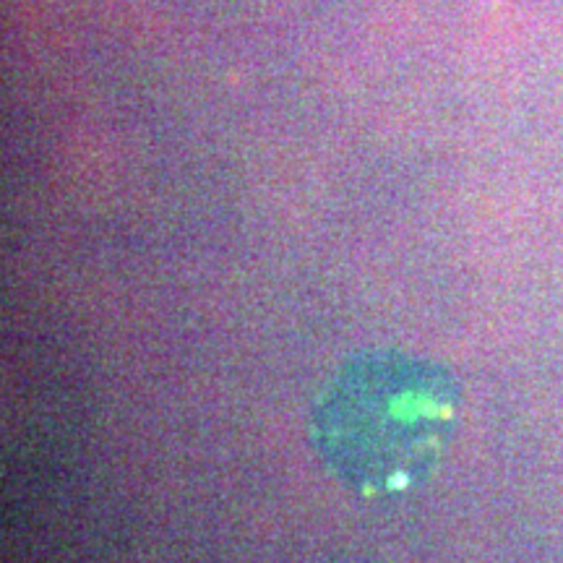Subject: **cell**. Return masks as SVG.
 <instances>
[{
	"mask_svg": "<svg viewBox=\"0 0 563 563\" xmlns=\"http://www.w3.org/2000/svg\"><path fill=\"white\" fill-rule=\"evenodd\" d=\"M456 391L439 365L365 352L329 378L313 407V441L352 490L397 493L426 481L454 428Z\"/></svg>",
	"mask_w": 563,
	"mask_h": 563,
	"instance_id": "1",
	"label": "cell"
}]
</instances>
